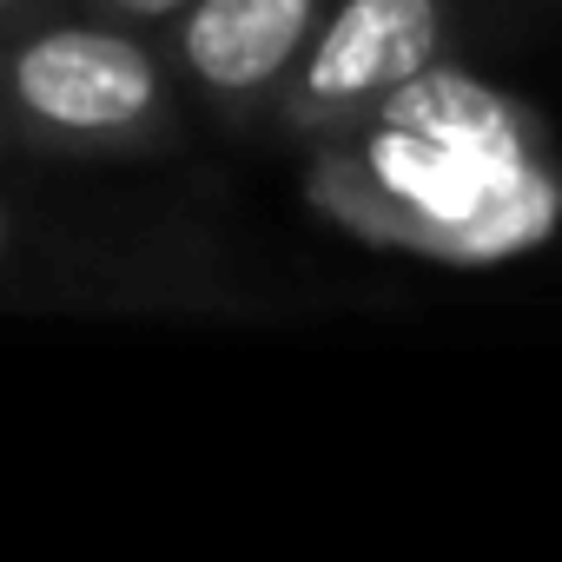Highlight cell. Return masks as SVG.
Here are the masks:
<instances>
[{
    "instance_id": "1",
    "label": "cell",
    "mask_w": 562,
    "mask_h": 562,
    "mask_svg": "<svg viewBox=\"0 0 562 562\" xmlns=\"http://www.w3.org/2000/svg\"><path fill=\"white\" fill-rule=\"evenodd\" d=\"M0 100L47 146H126L166 126V67L120 27L60 21L0 54Z\"/></svg>"
},
{
    "instance_id": "2",
    "label": "cell",
    "mask_w": 562,
    "mask_h": 562,
    "mask_svg": "<svg viewBox=\"0 0 562 562\" xmlns=\"http://www.w3.org/2000/svg\"><path fill=\"white\" fill-rule=\"evenodd\" d=\"M443 27H450L443 0H338L278 87L285 113L318 133H345L371 120L404 80L437 67Z\"/></svg>"
},
{
    "instance_id": "3",
    "label": "cell",
    "mask_w": 562,
    "mask_h": 562,
    "mask_svg": "<svg viewBox=\"0 0 562 562\" xmlns=\"http://www.w3.org/2000/svg\"><path fill=\"white\" fill-rule=\"evenodd\" d=\"M338 0H192L179 14V60L212 100H271Z\"/></svg>"
},
{
    "instance_id": "4",
    "label": "cell",
    "mask_w": 562,
    "mask_h": 562,
    "mask_svg": "<svg viewBox=\"0 0 562 562\" xmlns=\"http://www.w3.org/2000/svg\"><path fill=\"white\" fill-rule=\"evenodd\" d=\"M93 8H106L120 21H179L192 0H93Z\"/></svg>"
},
{
    "instance_id": "5",
    "label": "cell",
    "mask_w": 562,
    "mask_h": 562,
    "mask_svg": "<svg viewBox=\"0 0 562 562\" xmlns=\"http://www.w3.org/2000/svg\"><path fill=\"white\" fill-rule=\"evenodd\" d=\"M27 8H34V0H0V27H8V21H21Z\"/></svg>"
},
{
    "instance_id": "6",
    "label": "cell",
    "mask_w": 562,
    "mask_h": 562,
    "mask_svg": "<svg viewBox=\"0 0 562 562\" xmlns=\"http://www.w3.org/2000/svg\"><path fill=\"white\" fill-rule=\"evenodd\" d=\"M8 245H14V212L0 205V258H8Z\"/></svg>"
}]
</instances>
